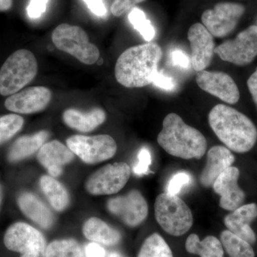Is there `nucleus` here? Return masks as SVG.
Here are the masks:
<instances>
[{"label":"nucleus","instance_id":"20e7f679","mask_svg":"<svg viewBox=\"0 0 257 257\" xmlns=\"http://www.w3.org/2000/svg\"><path fill=\"white\" fill-rule=\"evenodd\" d=\"M38 64L30 50L15 51L0 69V94L10 96L18 92L36 77Z\"/></svg>","mask_w":257,"mask_h":257},{"label":"nucleus","instance_id":"4c0bfd02","mask_svg":"<svg viewBox=\"0 0 257 257\" xmlns=\"http://www.w3.org/2000/svg\"><path fill=\"white\" fill-rule=\"evenodd\" d=\"M84 253L86 257H106L105 249L95 242L88 243L84 248Z\"/></svg>","mask_w":257,"mask_h":257},{"label":"nucleus","instance_id":"6ab92c4d","mask_svg":"<svg viewBox=\"0 0 257 257\" xmlns=\"http://www.w3.org/2000/svg\"><path fill=\"white\" fill-rule=\"evenodd\" d=\"M17 203L24 215L42 229H50L55 224L53 212L36 194L30 192L20 193Z\"/></svg>","mask_w":257,"mask_h":257},{"label":"nucleus","instance_id":"412c9836","mask_svg":"<svg viewBox=\"0 0 257 257\" xmlns=\"http://www.w3.org/2000/svg\"><path fill=\"white\" fill-rule=\"evenodd\" d=\"M50 134L45 130L24 135L15 140L10 147L7 159L10 163H18L38 152L47 140Z\"/></svg>","mask_w":257,"mask_h":257},{"label":"nucleus","instance_id":"a211bd4d","mask_svg":"<svg viewBox=\"0 0 257 257\" xmlns=\"http://www.w3.org/2000/svg\"><path fill=\"white\" fill-rule=\"evenodd\" d=\"M257 218V204L254 203L241 205L225 216L224 221L228 231L253 244L256 237L251 223Z\"/></svg>","mask_w":257,"mask_h":257},{"label":"nucleus","instance_id":"4468645a","mask_svg":"<svg viewBox=\"0 0 257 257\" xmlns=\"http://www.w3.org/2000/svg\"><path fill=\"white\" fill-rule=\"evenodd\" d=\"M52 99L50 89L42 86L26 88L10 95L5 100L8 110L18 114H30L46 109Z\"/></svg>","mask_w":257,"mask_h":257},{"label":"nucleus","instance_id":"2f4dec72","mask_svg":"<svg viewBox=\"0 0 257 257\" xmlns=\"http://www.w3.org/2000/svg\"><path fill=\"white\" fill-rule=\"evenodd\" d=\"M138 158V164L133 168L135 175L138 176L148 175L152 163V156L150 150L143 147L139 152Z\"/></svg>","mask_w":257,"mask_h":257},{"label":"nucleus","instance_id":"cd10ccee","mask_svg":"<svg viewBox=\"0 0 257 257\" xmlns=\"http://www.w3.org/2000/svg\"><path fill=\"white\" fill-rule=\"evenodd\" d=\"M138 257H173V254L165 240L155 233L144 241Z\"/></svg>","mask_w":257,"mask_h":257},{"label":"nucleus","instance_id":"7c9ffc66","mask_svg":"<svg viewBox=\"0 0 257 257\" xmlns=\"http://www.w3.org/2000/svg\"><path fill=\"white\" fill-rule=\"evenodd\" d=\"M191 181H192V177L188 172L185 171L179 172L171 178L167 186V193L174 194V195H178L182 188L188 185Z\"/></svg>","mask_w":257,"mask_h":257},{"label":"nucleus","instance_id":"b1692460","mask_svg":"<svg viewBox=\"0 0 257 257\" xmlns=\"http://www.w3.org/2000/svg\"><path fill=\"white\" fill-rule=\"evenodd\" d=\"M40 187L54 210L62 212L69 207L71 199L68 190L55 177L42 175Z\"/></svg>","mask_w":257,"mask_h":257},{"label":"nucleus","instance_id":"a878e982","mask_svg":"<svg viewBox=\"0 0 257 257\" xmlns=\"http://www.w3.org/2000/svg\"><path fill=\"white\" fill-rule=\"evenodd\" d=\"M221 242L229 257H254L251 244L228 230L221 234Z\"/></svg>","mask_w":257,"mask_h":257},{"label":"nucleus","instance_id":"a19ab883","mask_svg":"<svg viewBox=\"0 0 257 257\" xmlns=\"http://www.w3.org/2000/svg\"><path fill=\"white\" fill-rule=\"evenodd\" d=\"M3 198H4V192H3V187L0 182V210H1L2 205H3Z\"/></svg>","mask_w":257,"mask_h":257},{"label":"nucleus","instance_id":"473e14b6","mask_svg":"<svg viewBox=\"0 0 257 257\" xmlns=\"http://www.w3.org/2000/svg\"><path fill=\"white\" fill-rule=\"evenodd\" d=\"M144 1L145 0H114L111 6V14L119 18Z\"/></svg>","mask_w":257,"mask_h":257},{"label":"nucleus","instance_id":"dca6fc26","mask_svg":"<svg viewBox=\"0 0 257 257\" xmlns=\"http://www.w3.org/2000/svg\"><path fill=\"white\" fill-rule=\"evenodd\" d=\"M239 177V169L231 166L213 184L214 192L221 197L219 206L225 210L234 211L244 202V192L238 185Z\"/></svg>","mask_w":257,"mask_h":257},{"label":"nucleus","instance_id":"aec40b11","mask_svg":"<svg viewBox=\"0 0 257 257\" xmlns=\"http://www.w3.org/2000/svg\"><path fill=\"white\" fill-rule=\"evenodd\" d=\"M235 157L226 147L214 146L207 152V163L199 180L203 187L210 188L221 173L233 165Z\"/></svg>","mask_w":257,"mask_h":257},{"label":"nucleus","instance_id":"bb28decb","mask_svg":"<svg viewBox=\"0 0 257 257\" xmlns=\"http://www.w3.org/2000/svg\"><path fill=\"white\" fill-rule=\"evenodd\" d=\"M46 257H86L82 246L74 239H57L47 246Z\"/></svg>","mask_w":257,"mask_h":257},{"label":"nucleus","instance_id":"6e6552de","mask_svg":"<svg viewBox=\"0 0 257 257\" xmlns=\"http://www.w3.org/2000/svg\"><path fill=\"white\" fill-rule=\"evenodd\" d=\"M67 146L74 155L88 165L109 160L114 156L117 150L116 142L107 135H73L67 139Z\"/></svg>","mask_w":257,"mask_h":257},{"label":"nucleus","instance_id":"c85d7f7f","mask_svg":"<svg viewBox=\"0 0 257 257\" xmlns=\"http://www.w3.org/2000/svg\"><path fill=\"white\" fill-rule=\"evenodd\" d=\"M24 119L18 114L0 116V145L11 140L23 127Z\"/></svg>","mask_w":257,"mask_h":257},{"label":"nucleus","instance_id":"72a5a7b5","mask_svg":"<svg viewBox=\"0 0 257 257\" xmlns=\"http://www.w3.org/2000/svg\"><path fill=\"white\" fill-rule=\"evenodd\" d=\"M49 0H31L27 9L28 16L32 19H38L45 13Z\"/></svg>","mask_w":257,"mask_h":257},{"label":"nucleus","instance_id":"c9c22d12","mask_svg":"<svg viewBox=\"0 0 257 257\" xmlns=\"http://www.w3.org/2000/svg\"><path fill=\"white\" fill-rule=\"evenodd\" d=\"M172 64L181 68L188 69L190 67L191 60L187 55L180 50H175L171 53Z\"/></svg>","mask_w":257,"mask_h":257},{"label":"nucleus","instance_id":"0eeeda50","mask_svg":"<svg viewBox=\"0 0 257 257\" xmlns=\"http://www.w3.org/2000/svg\"><path fill=\"white\" fill-rule=\"evenodd\" d=\"M5 247L20 257H46L47 242L41 231L27 223L15 222L5 231Z\"/></svg>","mask_w":257,"mask_h":257},{"label":"nucleus","instance_id":"9b49d317","mask_svg":"<svg viewBox=\"0 0 257 257\" xmlns=\"http://www.w3.org/2000/svg\"><path fill=\"white\" fill-rule=\"evenodd\" d=\"M244 12V7L239 3H217L203 13L202 25L213 37L221 38L234 31Z\"/></svg>","mask_w":257,"mask_h":257},{"label":"nucleus","instance_id":"58836bf2","mask_svg":"<svg viewBox=\"0 0 257 257\" xmlns=\"http://www.w3.org/2000/svg\"><path fill=\"white\" fill-rule=\"evenodd\" d=\"M247 86L250 94L257 107V69L247 80Z\"/></svg>","mask_w":257,"mask_h":257},{"label":"nucleus","instance_id":"5701e85b","mask_svg":"<svg viewBox=\"0 0 257 257\" xmlns=\"http://www.w3.org/2000/svg\"><path fill=\"white\" fill-rule=\"evenodd\" d=\"M82 233L84 237L91 242L105 246H114L119 243L121 239L119 231L97 217L89 218L84 222Z\"/></svg>","mask_w":257,"mask_h":257},{"label":"nucleus","instance_id":"f8f14e48","mask_svg":"<svg viewBox=\"0 0 257 257\" xmlns=\"http://www.w3.org/2000/svg\"><path fill=\"white\" fill-rule=\"evenodd\" d=\"M108 211L119 217L125 224L135 227L143 223L148 216V204L141 192L137 189L126 195L118 196L106 203Z\"/></svg>","mask_w":257,"mask_h":257},{"label":"nucleus","instance_id":"e433bc0d","mask_svg":"<svg viewBox=\"0 0 257 257\" xmlns=\"http://www.w3.org/2000/svg\"><path fill=\"white\" fill-rule=\"evenodd\" d=\"M83 1L87 4L88 8L92 11L93 14L100 18L105 16L106 9L102 0H83Z\"/></svg>","mask_w":257,"mask_h":257},{"label":"nucleus","instance_id":"7ed1b4c3","mask_svg":"<svg viewBox=\"0 0 257 257\" xmlns=\"http://www.w3.org/2000/svg\"><path fill=\"white\" fill-rule=\"evenodd\" d=\"M157 142L167 153L184 160H199L207 148V140L202 133L186 124L175 113H170L164 119Z\"/></svg>","mask_w":257,"mask_h":257},{"label":"nucleus","instance_id":"f257e3e1","mask_svg":"<svg viewBox=\"0 0 257 257\" xmlns=\"http://www.w3.org/2000/svg\"><path fill=\"white\" fill-rule=\"evenodd\" d=\"M211 130L221 143L237 153L250 151L257 142V128L251 119L234 108L217 104L209 114Z\"/></svg>","mask_w":257,"mask_h":257},{"label":"nucleus","instance_id":"f03ea898","mask_svg":"<svg viewBox=\"0 0 257 257\" xmlns=\"http://www.w3.org/2000/svg\"><path fill=\"white\" fill-rule=\"evenodd\" d=\"M161 47L155 43L132 47L119 56L115 65L116 81L127 88L146 87L152 84L162 58Z\"/></svg>","mask_w":257,"mask_h":257},{"label":"nucleus","instance_id":"4be33fe9","mask_svg":"<svg viewBox=\"0 0 257 257\" xmlns=\"http://www.w3.org/2000/svg\"><path fill=\"white\" fill-rule=\"evenodd\" d=\"M62 119L69 127L81 133H89L105 121L106 114L100 108H94L87 112L68 109L64 111Z\"/></svg>","mask_w":257,"mask_h":257},{"label":"nucleus","instance_id":"2eb2a0df","mask_svg":"<svg viewBox=\"0 0 257 257\" xmlns=\"http://www.w3.org/2000/svg\"><path fill=\"white\" fill-rule=\"evenodd\" d=\"M188 40L193 68L197 72L205 70L210 65L215 53L214 37L202 24L196 23L189 28Z\"/></svg>","mask_w":257,"mask_h":257},{"label":"nucleus","instance_id":"1a4fd4ad","mask_svg":"<svg viewBox=\"0 0 257 257\" xmlns=\"http://www.w3.org/2000/svg\"><path fill=\"white\" fill-rule=\"evenodd\" d=\"M130 176L131 169L128 164L115 162L95 171L88 177L84 186L92 195H111L124 188Z\"/></svg>","mask_w":257,"mask_h":257},{"label":"nucleus","instance_id":"79ce46f5","mask_svg":"<svg viewBox=\"0 0 257 257\" xmlns=\"http://www.w3.org/2000/svg\"><path fill=\"white\" fill-rule=\"evenodd\" d=\"M109 257H121L120 255L117 254V253H112L111 254H109Z\"/></svg>","mask_w":257,"mask_h":257},{"label":"nucleus","instance_id":"f3484780","mask_svg":"<svg viewBox=\"0 0 257 257\" xmlns=\"http://www.w3.org/2000/svg\"><path fill=\"white\" fill-rule=\"evenodd\" d=\"M75 155L68 147L58 140L47 142L37 152L39 163L46 169L49 175L58 177L63 173L64 167L74 160Z\"/></svg>","mask_w":257,"mask_h":257},{"label":"nucleus","instance_id":"9d476101","mask_svg":"<svg viewBox=\"0 0 257 257\" xmlns=\"http://www.w3.org/2000/svg\"><path fill=\"white\" fill-rule=\"evenodd\" d=\"M221 60L237 66H246L257 57V26L251 25L234 40H226L215 49Z\"/></svg>","mask_w":257,"mask_h":257},{"label":"nucleus","instance_id":"ea45409f","mask_svg":"<svg viewBox=\"0 0 257 257\" xmlns=\"http://www.w3.org/2000/svg\"><path fill=\"white\" fill-rule=\"evenodd\" d=\"M13 0H0V12L9 10L13 6Z\"/></svg>","mask_w":257,"mask_h":257},{"label":"nucleus","instance_id":"c756f323","mask_svg":"<svg viewBox=\"0 0 257 257\" xmlns=\"http://www.w3.org/2000/svg\"><path fill=\"white\" fill-rule=\"evenodd\" d=\"M128 18L135 30L140 32L146 41H152L155 38V28L143 10L137 8H133L128 13Z\"/></svg>","mask_w":257,"mask_h":257},{"label":"nucleus","instance_id":"ddd939ff","mask_svg":"<svg viewBox=\"0 0 257 257\" xmlns=\"http://www.w3.org/2000/svg\"><path fill=\"white\" fill-rule=\"evenodd\" d=\"M196 81L198 86L204 92L227 104H234L239 100V88L228 74L205 69L197 72Z\"/></svg>","mask_w":257,"mask_h":257},{"label":"nucleus","instance_id":"423d86ee","mask_svg":"<svg viewBox=\"0 0 257 257\" xmlns=\"http://www.w3.org/2000/svg\"><path fill=\"white\" fill-rule=\"evenodd\" d=\"M52 40L57 49L83 64L91 65L99 60V49L89 42L87 34L80 27L61 24L52 32Z\"/></svg>","mask_w":257,"mask_h":257},{"label":"nucleus","instance_id":"f704fd0d","mask_svg":"<svg viewBox=\"0 0 257 257\" xmlns=\"http://www.w3.org/2000/svg\"><path fill=\"white\" fill-rule=\"evenodd\" d=\"M152 84L165 90H172L176 87V82L173 79L165 76L159 71L154 77Z\"/></svg>","mask_w":257,"mask_h":257},{"label":"nucleus","instance_id":"39448f33","mask_svg":"<svg viewBox=\"0 0 257 257\" xmlns=\"http://www.w3.org/2000/svg\"><path fill=\"white\" fill-rule=\"evenodd\" d=\"M155 218L167 234L182 236L192 226V211L178 195L162 193L156 198Z\"/></svg>","mask_w":257,"mask_h":257},{"label":"nucleus","instance_id":"393cba45","mask_svg":"<svg viewBox=\"0 0 257 257\" xmlns=\"http://www.w3.org/2000/svg\"><path fill=\"white\" fill-rule=\"evenodd\" d=\"M185 248L189 253L201 257H224L222 243L214 236L200 240L197 234H190L186 241Z\"/></svg>","mask_w":257,"mask_h":257}]
</instances>
